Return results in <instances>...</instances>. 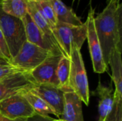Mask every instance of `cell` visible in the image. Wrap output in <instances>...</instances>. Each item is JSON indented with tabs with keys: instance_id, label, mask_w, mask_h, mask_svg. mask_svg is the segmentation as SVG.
Instances as JSON below:
<instances>
[{
	"instance_id": "obj_1",
	"label": "cell",
	"mask_w": 122,
	"mask_h": 121,
	"mask_svg": "<svg viewBox=\"0 0 122 121\" xmlns=\"http://www.w3.org/2000/svg\"><path fill=\"white\" fill-rule=\"evenodd\" d=\"M94 25L104 62L109 66L114 51L122 48V4L109 0L103 11L94 16Z\"/></svg>"
},
{
	"instance_id": "obj_2",
	"label": "cell",
	"mask_w": 122,
	"mask_h": 121,
	"mask_svg": "<svg viewBox=\"0 0 122 121\" xmlns=\"http://www.w3.org/2000/svg\"><path fill=\"white\" fill-rule=\"evenodd\" d=\"M70 72L69 86L86 106L89 104V88L87 75L81 53V49L75 44L71 46L70 56Z\"/></svg>"
},
{
	"instance_id": "obj_3",
	"label": "cell",
	"mask_w": 122,
	"mask_h": 121,
	"mask_svg": "<svg viewBox=\"0 0 122 121\" xmlns=\"http://www.w3.org/2000/svg\"><path fill=\"white\" fill-rule=\"evenodd\" d=\"M0 31L6 43L11 58L19 52L26 41L25 28L22 19L5 14L0 5Z\"/></svg>"
},
{
	"instance_id": "obj_4",
	"label": "cell",
	"mask_w": 122,
	"mask_h": 121,
	"mask_svg": "<svg viewBox=\"0 0 122 121\" xmlns=\"http://www.w3.org/2000/svg\"><path fill=\"white\" fill-rule=\"evenodd\" d=\"M54 32L64 56L70 58L71 46L75 44L81 49L86 39V23L80 26L57 23Z\"/></svg>"
},
{
	"instance_id": "obj_5",
	"label": "cell",
	"mask_w": 122,
	"mask_h": 121,
	"mask_svg": "<svg viewBox=\"0 0 122 121\" xmlns=\"http://www.w3.org/2000/svg\"><path fill=\"white\" fill-rule=\"evenodd\" d=\"M52 54L54 53L26 41L16 55L11 59L10 64L30 72Z\"/></svg>"
},
{
	"instance_id": "obj_6",
	"label": "cell",
	"mask_w": 122,
	"mask_h": 121,
	"mask_svg": "<svg viewBox=\"0 0 122 121\" xmlns=\"http://www.w3.org/2000/svg\"><path fill=\"white\" fill-rule=\"evenodd\" d=\"M94 15L95 11L91 7L86 21L87 26L86 39L88 40L94 71L97 73H103L106 71H108V67L104 62L102 48L96 32L94 25Z\"/></svg>"
},
{
	"instance_id": "obj_7",
	"label": "cell",
	"mask_w": 122,
	"mask_h": 121,
	"mask_svg": "<svg viewBox=\"0 0 122 121\" xmlns=\"http://www.w3.org/2000/svg\"><path fill=\"white\" fill-rule=\"evenodd\" d=\"M36 114L22 93L0 101V115L10 120L26 119Z\"/></svg>"
},
{
	"instance_id": "obj_8",
	"label": "cell",
	"mask_w": 122,
	"mask_h": 121,
	"mask_svg": "<svg viewBox=\"0 0 122 121\" xmlns=\"http://www.w3.org/2000/svg\"><path fill=\"white\" fill-rule=\"evenodd\" d=\"M36 82L30 72H22L0 81V101L11 96L29 91Z\"/></svg>"
},
{
	"instance_id": "obj_9",
	"label": "cell",
	"mask_w": 122,
	"mask_h": 121,
	"mask_svg": "<svg viewBox=\"0 0 122 121\" xmlns=\"http://www.w3.org/2000/svg\"><path fill=\"white\" fill-rule=\"evenodd\" d=\"M61 56H63L60 54H52L30 71V74L36 84H50L59 86L56 69Z\"/></svg>"
},
{
	"instance_id": "obj_10",
	"label": "cell",
	"mask_w": 122,
	"mask_h": 121,
	"mask_svg": "<svg viewBox=\"0 0 122 121\" xmlns=\"http://www.w3.org/2000/svg\"><path fill=\"white\" fill-rule=\"evenodd\" d=\"M30 91L42 98L60 119L64 103V92L62 90L50 84H36Z\"/></svg>"
},
{
	"instance_id": "obj_11",
	"label": "cell",
	"mask_w": 122,
	"mask_h": 121,
	"mask_svg": "<svg viewBox=\"0 0 122 121\" xmlns=\"http://www.w3.org/2000/svg\"><path fill=\"white\" fill-rule=\"evenodd\" d=\"M94 96L99 98V120L104 121L112 111L114 103V91L111 86H104L101 81L99 82L97 88L92 91Z\"/></svg>"
},
{
	"instance_id": "obj_12",
	"label": "cell",
	"mask_w": 122,
	"mask_h": 121,
	"mask_svg": "<svg viewBox=\"0 0 122 121\" xmlns=\"http://www.w3.org/2000/svg\"><path fill=\"white\" fill-rule=\"evenodd\" d=\"M60 120L84 121L82 101L73 91L64 92V103Z\"/></svg>"
},
{
	"instance_id": "obj_13",
	"label": "cell",
	"mask_w": 122,
	"mask_h": 121,
	"mask_svg": "<svg viewBox=\"0 0 122 121\" xmlns=\"http://www.w3.org/2000/svg\"><path fill=\"white\" fill-rule=\"evenodd\" d=\"M22 21L25 28L27 41L36 45L44 49L49 51L54 54L62 55L61 53L55 50L51 46V45L49 43V41L44 36L43 33L41 31L39 28L36 26V24L34 23V21L29 14H26V16L22 19Z\"/></svg>"
},
{
	"instance_id": "obj_14",
	"label": "cell",
	"mask_w": 122,
	"mask_h": 121,
	"mask_svg": "<svg viewBox=\"0 0 122 121\" xmlns=\"http://www.w3.org/2000/svg\"><path fill=\"white\" fill-rule=\"evenodd\" d=\"M28 14L31 16V18L33 19L34 23L39 28V29L43 33L44 36L49 41V43L51 45V46L55 50L61 53L63 56H64V53L62 49L61 48L59 44L56 39V37L54 34L53 29L46 21V20L41 16V14H39L35 6V3L29 1H28Z\"/></svg>"
},
{
	"instance_id": "obj_15",
	"label": "cell",
	"mask_w": 122,
	"mask_h": 121,
	"mask_svg": "<svg viewBox=\"0 0 122 121\" xmlns=\"http://www.w3.org/2000/svg\"><path fill=\"white\" fill-rule=\"evenodd\" d=\"M109 66L112 70V78L115 86L114 100L122 101V51L115 50L112 53Z\"/></svg>"
},
{
	"instance_id": "obj_16",
	"label": "cell",
	"mask_w": 122,
	"mask_h": 121,
	"mask_svg": "<svg viewBox=\"0 0 122 121\" xmlns=\"http://www.w3.org/2000/svg\"><path fill=\"white\" fill-rule=\"evenodd\" d=\"M50 2L54 10L58 23L74 26L83 24L81 19L75 14L73 9L67 6L61 0H51Z\"/></svg>"
},
{
	"instance_id": "obj_17",
	"label": "cell",
	"mask_w": 122,
	"mask_h": 121,
	"mask_svg": "<svg viewBox=\"0 0 122 121\" xmlns=\"http://www.w3.org/2000/svg\"><path fill=\"white\" fill-rule=\"evenodd\" d=\"M28 1L29 0H4L0 5L5 14L22 19L28 14Z\"/></svg>"
},
{
	"instance_id": "obj_18",
	"label": "cell",
	"mask_w": 122,
	"mask_h": 121,
	"mask_svg": "<svg viewBox=\"0 0 122 121\" xmlns=\"http://www.w3.org/2000/svg\"><path fill=\"white\" fill-rule=\"evenodd\" d=\"M70 65H71L70 58L63 56L60 58L57 66L56 76L59 83L58 87L64 92L71 91L69 86Z\"/></svg>"
},
{
	"instance_id": "obj_19",
	"label": "cell",
	"mask_w": 122,
	"mask_h": 121,
	"mask_svg": "<svg viewBox=\"0 0 122 121\" xmlns=\"http://www.w3.org/2000/svg\"><path fill=\"white\" fill-rule=\"evenodd\" d=\"M22 94L27 100L29 103L31 105L36 113L42 116H48L49 114L56 116L52 108L39 96L34 94L30 91L25 92Z\"/></svg>"
},
{
	"instance_id": "obj_20",
	"label": "cell",
	"mask_w": 122,
	"mask_h": 121,
	"mask_svg": "<svg viewBox=\"0 0 122 121\" xmlns=\"http://www.w3.org/2000/svg\"><path fill=\"white\" fill-rule=\"evenodd\" d=\"M35 6L41 14V16L46 20V21L50 25V26L53 29L54 31L57 24V19L53 9V6L50 1L35 3Z\"/></svg>"
},
{
	"instance_id": "obj_21",
	"label": "cell",
	"mask_w": 122,
	"mask_h": 121,
	"mask_svg": "<svg viewBox=\"0 0 122 121\" xmlns=\"http://www.w3.org/2000/svg\"><path fill=\"white\" fill-rule=\"evenodd\" d=\"M104 121H122V101L114 100L112 111Z\"/></svg>"
},
{
	"instance_id": "obj_22",
	"label": "cell",
	"mask_w": 122,
	"mask_h": 121,
	"mask_svg": "<svg viewBox=\"0 0 122 121\" xmlns=\"http://www.w3.org/2000/svg\"><path fill=\"white\" fill-rule=\"evenodd\" d=\"M22 72H26V71L11 64L6 65V66H0V81L4 80L16 73H22Z\"/></svg>"
},
{
	"instance_id": "obj_23",
	"label": "cell",
	"mask_w": 122,
	"mask_h": 121,
	"mask_svg": "<svg viewBox=\"0 0 122 121\" xmlns=\"http://www.w3.org/2000/svg\"><path fill=\"white\" fill-rule=\"evenodd\" d=\"M0 51L2 52V53L9 60L11 61V56L9 54V51L6 45V43L5 41V39L4 38V36L2 33L0 31Z\"/></svg>"
},
{
	"instance_id": "obj_24",
	"label": "cell",
	"mask_w": 122,
	"mask_h": 121,
	"mask_svg": "<svg viewBox=\"0 0 122 121\" xmlns=\"http://www.w3.org/2000/svg\"><path fill=\"white\" fill-rule=\"evenodd\" d=\"M54 118L48 116H42L36 113L34 116L25 119L26 121H53Z\"/></svg>"
},
{
	"instance_id": "obj_25",
	"label": "cell",
	"mask_w": 122,
	"mask_h": 121,
	"mask_svg": "<svg viewBox=\"0 0 122 121\" xmlns=\"http://www.w3.org/2000/svg\"><path fill=\"white\" fill-rule=\"evenodd\" d=\"M10 64V61L0 51V66H6Z\"/></svg>"
},
{
	"instance_id": "obj_26",
	"label": "cell",
	"mask_w": 122,
	"mask_h": 121,
	"mask_svg": "<svg viewBox=\"0 0 122 121\" xmlns=\"http://www.w3.org/2000/svg\"><path fill=\"white\" fill-rule=\"evenodd\" d=\"M0 121H26L25 119H23V118H18V119H15V120H10V119H8V118H6L3 116H1L0 115Z\"/></svg>"
},
{
	"instance_id": "obj_27",
	"label": "cell",
	"mask_w": 122,
	"mask_h": 121,
	"mask_svg": "<svg viewBox=\"0 0 122 121\" xmlns=\"http://www.w3.org/2000/svg\"><path fill=\"white\" fill-rule=\"evenodd\" d=\"M29 1L34 3H40V2H45V1H50L51 0H29Z\"/></svg>"
},
{
	"instance_id": "obj_28",
	"label": "cell",
	"mask_w": 122,
	"mask_h": 121,
	"mask_svg": "<svg viewBox=\"0 0 122 121\" xmlns=\"http://www.w3.org/2000/svg\"><path fill=\"white\" fill-rule=\"evenodd\" d=\"M53 121H63V120H60V119H54Z\"/></svg>"
},
{
	"instance_id": "obj_29",
	"label": "cell",
	"mask_w": 122,
	"mask_h": 121,
	"mask_svg": "<svg viewBox=\"0 0 122 121\" xmlns=\"http://www.w3.org/2000/svg\"><path fill=\"white\" fill-rule=\"evenodd\" d=\"M4 1V0H0V4H1V2H2V1Z\"/></svg>"
}]
</instances>
